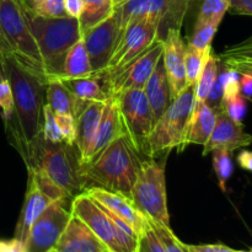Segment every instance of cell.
<instances>
[{
  "label": "cell",
  "instance_id": "obj_30",
  "mask_svg": "<svg viewBox=\"0 0 252 252\" xmlns=\"http://www.w3.org/2000/svg\"><path fill=\"white\" fill-rule=\"evenodd\" d=\"M229 7H230V0H201L199 11L194 25H220L224 15L229 11Z\"/></svg>",
  "mask_w": 252,
  "mask_h": 252
},
{
  "label": "cell",
  "instance_id": "obj_4",
  "mask_svg": "<svg viewBox=\"0 0 252 252\" xmlns=\"http://www.w3.org/2000/svg\"><path fill=\"white\" fill-rule=\"evenodd\" d=\"M27 22L38 46L47 79H59L69 49L81 38L78 19L73 17H41L25 10Z\"/></svg>",
  "mask_w": 252,
  "mask_h": 252
},
{
  "label": "cell",
  "instance_id": "obj_28",
  "mask_svg": "<svg viewBox=\"0 0 252 252\" xmlns=\"http://www.w3.org/2000/svg\"><path fill=\"white\" fill-rule=\"evenodd\" d=\"M84 10L79 19L81 33L110 17L115 11L112 0H83Z\"/></svg>",
  "mask_w": 252,
  "mask_h": 252
},
{
  "label": "cell",
  "instance_id": "obj_45",
  "mask_svg": "<svg viewBox=\"0 0 252 252\" xmlns=\"http://www.w3.org/2000/svg\"><path fill=\"white\" fill-rule=\"evenodd\" d=\"M84 10L83 0H64V11L68 17L80 19Z\"/></svg>",
  "mask_w": 252,
  "mask_h": 252
},
{
  "label": "cell",
  "instance_id": "obj_54",
  "mask_svg": "<svg viewBox=\"0 0 252 252\" xmlns=\"http://www.w3.org/2000/svg\"><path fill=\"white\" fill-rule=\"evenodd\" d=\"M192 1H194V0H192Z\"/></svg>",
  "mask_w": 252,
  "mask_h": 252
},
{
  "label": "cell",
  "instance_id": "obj_25",
  "mask_svg": "<svg viewBox=\"0 0 252 252\" xmlns=\"http://www.w3.org/2000/svg\"><path fill=\"white\" fill-rule=\"evenodd\" d=\"M78 100L85 103L106 102L111 97L107 93L102 76L98 73L83 78L59 79Z\"/></svg>",
  "mask_w": 252,
  "mask_h": 252
},
{
  "label": "cell",
  "instance_id": "obj_52",
  "mask_svg": "<svg viewBox=\"0 0 252 252\" xmlns=\"http://www.w3.org/2000/svg\"><path fill=\"white\" fill-rule=\"evenodd\" d=\"M243 73L249 74V75H251V76H252V69H250V70H245V71H243Z\"/></svg>",
  "mask_w": 252,
  "mask_h": 252
},
{
  "label": "cell",
  "instance_id": "obj_34",
  "mask_svg": "<svg viewBox=\"0 0 252 252\" xmlns=\"http://www.w3.org/2000/svg\"><path fill=\"white\" fill-rule=\"evenodd\" d=\"M213 154V169L218 179L219 187L223 192L226 191V182L231 177L234 171V162L231 159V153L226 150L217 149L212 152Z\"/></svg>",
  "mask_w": 252,
  "mask_h": 252
},
{
  "label": "cell",
  "instance_id": "obj_39",
  "mask_svg": "<svg viewBox=\"0 0 252 252\" xmlns=\"http://www.w3.org/2000/svg\"><path fill=\"white\" fill-rule=\"evenodd\" d=\"M220 110L231 118L233 121L238 123H243V120L245 118L246 112H248V103H246V98L241 96V94L236 97L231 98V100L223 101L221 102Z\"/></svg>",
  "mask_w": 252,
  "mask_h": 252
},
{
  "label": "cell",
  "instance_id": "obj_36",
  "mask_svg": "<svg viewBox=\"0 0 252 252\" xmlns=\"http://www.w3.org/2000/svg\"><path fill=\"white\" fill-rule=\"evenodd\" d=\"M150 228L153 229V231L155 233V235L158 236V239L160 240V243L164 246L165 251L166 252H189L186 248V244H184L182 241H180V239L177 238L174 234V231L171 230L170 226L161 225V224L154 223V221H149Z\"/></svg>",
  "mask_w": 252,
  "mask_h": 252
},
{
  "label": "cell",
  "instance_id": "obj_12",
  "mask_svg": "<svg viewBox=\"0 0 252 252\" xmlns=\"http://www.w3.org/2000/svg\"><path fill=\"white\" fill-rule=\"evenodd\" d=\"M66 201L49 204L33 221L25 241V252H48L54 249L71 218Z\"/></svg>",
  "mask_w": 252,
  "mask_h": 252
},
{
  "label": "cell",
  "instance_id": "obj_55",
  "mask_svg": "<svg viewBox=\"0 0 252 252\" xmlns=\"http://www.w3.org/2000/svg\"><path fill=\"white\" fill-rule=\"evenodd\" d=\"M106 252H108V251H106Z\"/></svg>",
  "mask_w": 252,
  "mask_h": 252
},
{
  "label": "cell",
  "instance_id": "obj_53",
  "mask_svg": "<svg viewBox=\"0 0 252 252\" xmlns=\"http://www.w3.org/2000/svg\"><path fill=\"white\" fill-rule=\"evenodd\" d=\"M48 252H57V251H56V250H54V249H52V250H49Z\"/></svg>",
  "mask_w": 252,
  "mask_h": 252
},
{
  "label": "cell",
  "instance_id": "obj_2",
  "mask_svg": "<svg viewBox=\"0 0 252 252\" xmlns=\"http://www.w3.org/2000/svg\"><path fill=\"white\" fill-rule=\"evenodd\" d=\"M140 162V154L123 134L81 165V174L86 185L91 182L93 186L130 197Z\"/></svg>",
  "mask_w": 252,
  "mask_h": 252
},
{
  "label": "cell",
  "instance_id": "obj_24",
  "mask_svg": "<svg viewBox=\"0 0 252 252\" xmlns=\"http://www.w3.org/2000/svg\"><path fill=\"white\" fill-rule=\"evenodd\" d=\"M46 103L56 115H70L75 120L89 105L78 100L59 79L49 80L47 84Z\"/></svg>",
  "mask_w": 252,
  "mask_h": 252
},
{
  "label": "cell",
  "instance_id": "obj_29",
  "mask_svg": "<svg viewBox=\"0 0 252 252\" xmlns=\"http://www.w3.org/2000/svg\"><path fill=\"white\" fill-rule=\"evenodd\" d=\"M219 66H220L219 57L211 53L203 69H202V73L197 80L196 85H194V103L206 102L209 91H211L212 86H213L214 81L217 80V76H218Z\"/></svg>",
  "mask_w": 252,
  "mask_h": 252
},
{
  "label": "cell",
  "instance_id": "obj_43",
  "mask_svg": "<svg viewBox=\"0 0 252 252\" xmlns=\"http://www.w3.org/2000/svg\"><path fill=\"white\" fill-rule=\"evenodd\" d=\"M189 252H234V249L223 244H204V245H189L186 244Z\"/></svg>",
  "mask_w": 252,
  "mask_h": 252
},
{
  "label": "cell",
  "instance_id": "obj_41",
  "mask_svg": "<svg viewBox=\"0 0 252 252\" xmlns=\"http://www.w3.org/2000/svg\"><path fill=\"white\" fill-rule=\"evenodd\" d=\"M56 121L63 142L75 145V118L70 115H56Z\"/></svg>",
  "mask_w": 252,
  "mask_h": 252
},
{
  "label": "cell",
  "instance_id": "obj_38",
  "mask_svg": "<svg viewBox=\"0 0 252 252\" xmlns=\"http://www.w3.org/2000/svg\"><path fill=\"white\" fill-rule=\"evenodd\" d=\"M42 137L46 140L52 143H61L63 142L61 130H59L58 125L56 121V113L52 111L47 103L43 105V112H42Z\"/></svg>",
  "mask_w": 252,
  "mask_h": 252
},
{
  "label": "cell",
  "instance_id": "obj_15",
  "mask_svg": "<svg viewBox=\"0 0 252 252\" xmlns=\"http://www.w3.org/2000/svg\"><path fill=\"white\" fill-rule=\"evenodd\" d=\"M84 193L89 194L91 198L105 207L108 212L125 221L128 226L132 228V230L137 234L139 239L149 228V220L135 207L130 197L120 193V192L108 191V189H101L97 186L86 187L84 189Z\"/></svg>",
  "mask_w": 252,
  "mask_h": 252
},
{
  "label": "cell",
  "instance_id": "obj_35",
  "mask_svg": "<svg viewBox=\"0 0 252 252\" xmlns=\"http://www.w3.org/2000/svg\"><path fill=\"white\" fill-rule=\"evenodd\" d=\"M27 172H29V175H31V176L33 177L34 182H36L38 189L42 191V193L46 194L52 202L66 201V199H69V197L66 196L65 192H64L58 185L54 184L44 172L39 171V170L37 169H33V167H27Z\"/></svg>",
  "mask_w": 252,
  "mask_h": 252
},
{
  "label": "cell",
  "instance_id": "obj_6",
  "mask_svg": "<svg viewBox=\"0 0 252 252\" xmlns=\"http://www.w3.org/2000/svg\"><path fill=\"white\" fill-rule=\"evenodd\" d=\"M70 212L93 230L108 252L139 251L140 239L132 228L89 194L84 192L76 194L71 202Z\"/></svg>",
  "mask_w": 252,
  "mask_h": 252
},
{
  "label": "cell",
  "instance_id": "obj_13",
  "mask_svg": "<svg viewBox=\"0 0 252 252\" xmlns=\"http://www.w3.org/2000/svg\"><path fill=\"white\" fill-rule=\"evenodd\" d=\"M161 57L162 39H158L147 51L133 59L120 73L111 79L108 83V94L111 97L126 90H133V89L143 90L152 74L154 73Z\"/></svg>",
  "mask_w": 252,
  "mask_h": 252
},
{
  "label": "cell",
  "instance_id": "obj_48",
  "mask_svg": "<svg viewBox=\"0 0 252 252\" xmlns=\"http://www.w3.org/2000/svg\"><path fill=\"white\" fill-rule=\"evenodd\" d=\"M239 166L246 171L252 172V152L251 150H241L236 158Z\"/></svg>",
  "mask_w": 252,
  "mask_h": 252
},
{
  "label": "cell",
  "instance_id": "obj_17",
  "mask_svg": "<svg viewBox=\"0 0 252 252\" xmlns=\"http://www.w3.org/2000/svg\"><path fill=\"white\" fill-rule=\"evenodd\" d=\"M252 144V135L244 129L243 123H238L229 118L221 110L218 111L216 127L203 145V157H207L213 150L220 149L233 153L240 148Z\"/></svg>",
  "mask_w": 252,
  "mask_h": 252
},
{
  "label": "cell",
  "instance_id": "obj_37",
  "mask_svg": "<svg viewBox=\"0 0 252 252\" xmlns=\"http://www.w3.org/2000/svg\"><path fill=\"white\" fill-rule=\"evenodd\" d=\"M218 76L223 88V101L231 100L240 95V73L226 66L220 70L219 66Z\"/></svg>",
  "mask_w": 252,
  "mask_h": 252
},
{
  "label": "cell",
  "instance_id": "obj_46",
  "mask_svg": "<svg viewBox=\"0 0 252 252\" xmlns=\"http://www.w3.org/2000/svg\"><path fill=\"white\" fill-rule=\"evenodd\" d=\"M0 252H25V245L16 239L0 240Z\"/></svg>",
  "mask_w": 252,
  "mask_h": 252
},
{
  "label": "cell",
  "instance_id": "obj_33",
  "mask_svg": "<svg viewBox=\"0 0 252 252\" xmlns=\"http://www.w3.org/2000/svg\"><path fill=\"white\" fill-rule=\"evenodd\" d=\"M219 25L202 24L194 25L193 33L189 41V46L197 49L201 53H208L212 51V41L216 36Z\"/></svg>",
  "mask_w": 252,
  "mask_h": 252
},
{
  "label": "cell",
  "instance_id": "obj_26",
  "mask_svg": "<svg viewBox=\"0 0 252 252\" xmlns=\"http://www.w3.org/2000/svg\"><path fill=\"white\" fill-rule=\"evenodd\" d=\"M91 74H93V68H91L90 58H89L83 38H80L75 44H73V47L66 53L63 73L59 79L83 78Z\"/></svg>",
  "mask_w": 252,
  "mask_h": 252
},
{
  "label": "cell",
  "instance_id": "obj_27",
  "mask_svg": "<svg viewBox=\"0 0 252 252\" xmlns=\"http://www.w3.org/2000/svg\"><path fill=\"white\" fill-rule=\"evenodd\" d=\"M226 68L243 73L252 69V36L245 41L228 47L220 56H218Z\"/></svg>",
  "mask_w": 252,
  "mask_h": 252
},
{
  "label": "cell",
  "instance_id": "obj_1",
  "mask_svg": "<svg viewBox=\"0 0 252 252\" xmlns=\"http://www.w3.org/2000/svg\"><path fill=\"white\" fill-rule=\"evenodd\" d=\"M0 74L9 80L14 97V112L4 122L5 129L11 144L25 159L31 143L41 134L48 83L24 68L7 52L0 54Z\"/></svg>",
  "mask_w": 252,
  "mask_h": 252
},
{
  "label": "cell",
  "instance_id": "obj_18",
  "mask_svg": "<svg viewBox=\"0 0 252 252\" xmlns=\"http://www.w3.org/2000/svg\"><path fill=\"white\" fill-rule=\"evenodd\" d=\"M54 250L57 252H106L107 249L83 220L71 214L70 220L54 246Z\"/></svg>",
  "mask_w": 252,
  "mask_h": 252
},
{
  "label": "cell",
  "instance_id": "obj_49",
  "mask_svg": "<svg viewBox=\"0 0 252 252\" xmlns=\"http://www.w3.org/2000/svg\"><path fill=\"white\" fill-rule=\"evenodd\" d=\"M6 48H5V46H4V42H2V39H1V36H0V54H2V53H6Z\"/></svg>",
  "mask_w": 252,
  "mask_h": 252
},
{
  "label": "cell",
  "instance_id": "obj_7",
  "mask_svg": "<svg viewBox=\"0 0 252 252\" xmlns=\"http://www.w3.org/2000/svg\"><path fill=\"white\" fill-rule=\"evenodd\" d=\"M130 199L149 221L170 226L164 162L154 158L142 160Z\"/></svg>",
  "mask_w": 252,
  "mask_h": 252
},
{
  "label": "cell",
  "instance_id": "obj_9",
  "mask_svg": "<svg viewBox=\"0 0 252 252\" xmlns=\"http://www.w3.org/2000/svg\"><path fill=\"white\" fill-rule=\"evenodd\" d=\"M192 0H127L115 7L120 33L135 21L155 19L159 21V38L169 30H181L185 15Z\"/></svg>",
  "mask_w": 252,
  "mask_h": 252
},
{
  "label": "cell",
  "instance_id": "obj_51",
  "mask_svg": "<svg viewBox=\"0 0 252 252\" xmlns=\"http://www.w3.org/2000/svg\"><path fill=\"white\" fill-rule=\"evenodd\" d=\"M234 252H252V249H249V250H234Z\"/></svg>",
  "mask_w": 252,
  "mask_h": 252
},
{
  "label": "cell",
  "instance_id": "obj_19",
  "mask_svg": "<svg viewBox=\"0 0 252 252\" xmlns=\"http://www.w3.org/2000/svg\"><path fill=\"white\" fill-rule=\"evenodd\" d=\"M53 202L42 193L41 189L34 182L33 177L29 175V180H27V189L26 194H25L24 206H22L21 213H20L19 220H17L16 228H15V235L14 238L16 240L21 241L25 244L26 241L29 231L31 229L32 224L39 217V214L47 208Z\"/></svg>",
  "mask_w": 252,
  "mask_h": 252
},
{
  "label": "cell",
  "instance_id": "obj_31",
  "mask_svg": "<svg viewBox=\"0 0 252 252\" xmlns=\"http://www.w3.org/2000/svg\"><path fill=\"white\" fill-rule=\"evenodd\" d=\"M29 14L41 17H64V0H20Z\"/></svg>",
  "mask_w": 252,
  "mask_h": 252
},
{
  "label": "cell",
  "instance_id": "obj_32",
  "mask_svg": "<svg viewBox=\"0 0 252 252\" xmlns=\"http://www.w3.org/2000/svg\"><path fill=\"white\" fill-rule=\"evenodd\" d=\"M212 51L208 53H201V52L187 44L186 53H185V70H186L187 86L196 85L197 80L202 73V69H203Z\"/></svg>",
  "mask_w": 252,
  "mask_h": 252
},
{
  "label": "cell",
  "instance_id": "obj_21",
  "mask_svg": "<svg viewBox=\"0 0 252 252\" xmlns=\"http://www.w3.org/2000/svg\"><path fill=\"white\" fill-rule=\"evenodd\" d=\"M123 134H126V133L122 117H121L120 107H118L117 100L112 96L106 101L105 106H103L100 125H98V129L93 147L89 153L88 161L93 159L94 157H96L101 150L105 149L111 142H113Z\"/></svg>",
  "mask_w": 252,
  "mask_h": 252
},
{
  "label": "cell",
  "instance_id": "obj_40",
  "mask_svg": "<svg viewBox=\"0 0 252 252\" xmlns=\"http://www.w3.org/2000/svg\"><path fill=\"white\" fill-rule=\"evenodd\" d=\"M0 110L4 122L10 120L14 112V97L9 80L0 74Z\"/></svg>",
  "mask_w": 252,
  "mask_h": 252
},
{
  "label": "cell",
  "instance_id": "obj_8",
  "mask_svg": "<svg viewBox=\"0 0 252 252\" xmlns=\"http://www.w3.org/2000/svg\"><path fill=\"white\" fill-rule=\"evenodd\" d=\"M194 102V85H189L171 101L164 115L153 127L148 139L147 157L158 158L169 154L172 149L181 147L186 134Z\"/></svg>",
  "mask_w": 252,
  "mask_h": 252
},
{
  "label": "cell",
  "instance_id": "obj_50",
  "mask_svg": "<svg viewBox=\"0 0 252 252\" xmlns=\"http://www.w3.org/2000/svg\"><path fill=\"white\" fill-rule=\"evenodd\" d=\"M125 1H127V0H112V2H113V5H115V7L118 6V5L123 4V2H125Z\"/></svg>",
  "mask_w": 252,
  "mask_h": 252
},
{
  "label": "cell",
  "instance_id": "obj_3",
  "mask_svg": "<svg viewBox=\"0 0 252 252\" xmlns=\"http://www.w3.org/2000/svg\"><path fill=\"white\" fill-rule=\"evenodd\" d=\"M24 161L26 167L44 172L69 198H74L86 189V181L81 174L80 155L75 145L48 142L39 134L30 145Z\"/></svg>",
  "mask_w": 252,
  "mask_h": 252
},
{
  "label": "cell",
  "instance_id": "obj_20",
  "mask_svg": "<svg viewBox=\"0 0 252 252\" xmlns=\"http://www.w3.org/2000/svg\"><path fill=\"white\" fill-rule=\"evenodd\" d=\"M217 117H218V111L209 107L206 102H193V108H192L191 117H189V125H187L186 134H185L184 142L177 152H184L185 148L189 144L203 147L208 142L209 137L216 127Z\"/></svg>",
  "mask_w": 252,
  "mask_h": 252
},
{
  "label": "cell",
  "instance_id": "obj_23",
  "mask_svg": "<svg viewBox=\"0 0 252 252\" xmlns=\"http://www.w3.org/2000/svg\"><path fill=\"white\" fill-rule=\"evenodd\" d=\"M144 93L147 95L148 102L152 108L153 120L154 125L160 117L164 115L165 111L171 103V90H170L169 81H167L166 73H165L162 59L158 63L154 73L149 78L148 83L144 86Z\"/></svg>",
  "mask_w": 252,
  "mask_h": 252
},
{
  "label": "cell",
  "instance_id": "obj_44",
  "mask_svg": "<svg viewBox=\"0 0 252 252\" xmlns=\"http://www.w3.org/2000/svg\"><path fill=\"white\" fill-rule=\"evenodd\" d=\"M229 12L234 15L252 16V0H230Z\"/></svg>",
  "mask_w": 252,
  "mask_h": 252
},
{
  "label": "cell",
  "instance_id": "obj_42",
  "mask_svg": "<svg viewBox=\"0 0 252 252\" xmlns=\"http://www.w3.org/2000/svg\"><path fill=\"white\" fill-rule=\"evenodd\" d=\"M138 252H166L162 244L160 243L158 236L153 231V229L150 228V225L147 229V231L143 234L142 238H140L139 251Z\"/></svg>",
  "mask_w": 252,
  "mask_h": 252
},
{
  "label": "cell",
  "instance_id": "obj_22",
  "mask_svg": "<svg viewBox=\"0 0 252 252\" xmlns=\"http://www.w3.org/2000/svg\"><path fill=\"white\" fill-rule=\"evenodd\" d=\"M105 102H90L75 120V147L81 165L89 159V153L95 140Z\"/></svg>",
  "mask_w": 252,
  "mask_h": 252
},
{
  "label": "cell",
  "instance_id": "obj_47",
  "mask_svg": "<svg viewBox=\"0 0 252 252\" xmlns=\"http://www.w3.org/2000/svg\"><path fill=\"white\" fill-rule=\"evenodd\" d=\"M240 94L245 98H252V76L240 73Z\"/></svg>",
  "mask_w": 252,
  "mask_h": 252
},
{
  "label": "cell",
  "instance_id": "obj_14",
  "mask_svg": "<svg viewBox=\"0 0 252 252\" xmlns=\"http://www.w3.org/2000/svg\"><path fill=\"white\" fill-rule=\"evenodd\" d=\"M118 36L120 25L115 12L102 22L81 33L94 74L106 69L115 51Z\"/></svg>",
  "mask_w": 252,
  "mask_h": 252
},
{
  "label": "cell",
  "instance_id": "obj_5",
  "mask_svg": "<svg viewBox=\"0 0 252 252\" xmlns=\"http://www.w3.org/2000/svg\"><path fill=\"white\" fill-rule=\"evenodd\" d=\"M0 36L7 53L24 68L48 83L38 46L20 0H0Z\"/></svg>",
  "mask_w": 252,
  "mask_h": 252
},
{
  "label": "cell",
  "instance_id": "obj_16",
  "mask_svg": "<svg viewBox=\"0 0 252 252\" xmlns=\"http://www.w3.org/2000/svg\"><path fill=\"white\" fill-rule=\"evenodd\" d=\"M186 44L181 36V30L171 29L162 38V64L171 90V100L187 88L185 70Z\"/></svg>",
  "mask_w": 252,
  "mask_h": 252
},
{
  "label": "cell",
  "instance_id": "obj_10",
  "mask_svg": "<svg viewBox=\"0 0 252 252\" xmlns=\"http://www.w3.org/2000/svg\"><path fill=\"white\" fill-rule=\"evenodd\" d=\"M159 38V21L143 19L126 27L120 33L115 51L105 70L100 71L108 93V83L133 59L147 51ZM110 95V94H108Z\"/></svg>",
  "mask_w": 252,
  "mask_h": 252
},
{
  "label": "cell",
  "instance_id": "obj_11",
  "mask_svg": "<svg viewBox=\"0 0 252 252\" xmlns=\"http://www.w3.org/2000/svg\"><path fill=\"white\" fill-rule=\"evenodd\" d=\"M113 97L120 107L126 135L140 155H147L148 139L154 127V120L144 90H126Z\"/></svg>",
  "mask_w": 252,
  "mask_h": 252
}]
</instances>
